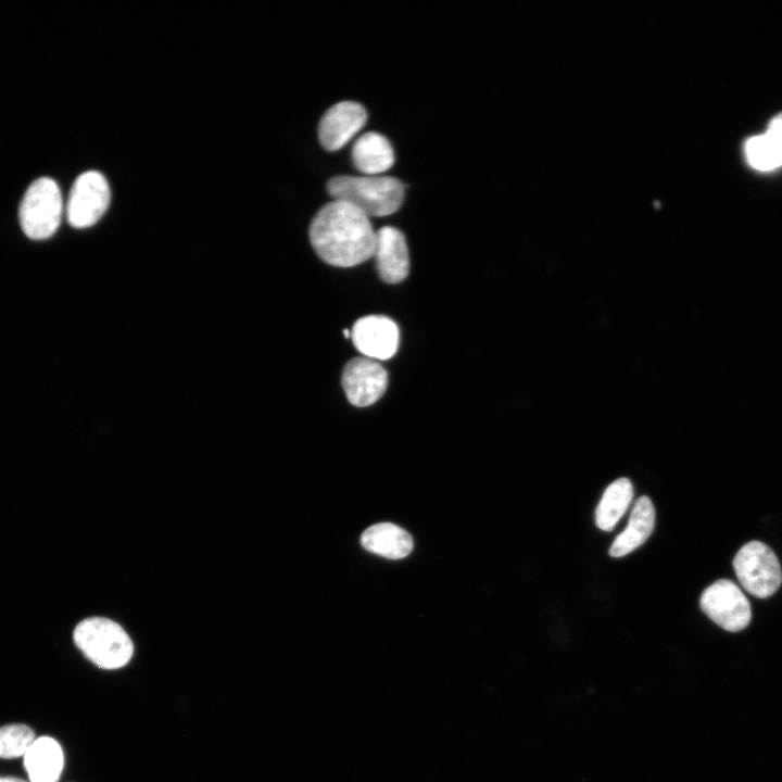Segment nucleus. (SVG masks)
I'll return each instance as SVG.
<instances>
[{
    "instance_id": "obj_1",
    "label": "nucleus",
    "mask_w": 782,
    "mask_h": 782,
    "mask_svg": "<svg viewBox=\"0 0 782 782\" xmlns=\"http://www.w3.org/2000/svg\"><path fill=\"white\" fill-rule=\"evenodd\" d=\"M310 241L327 264L352 267L373 256L376 232L369 217L353 204L332 200L312 219Z\"/></svg>"
},
{
    "instance_id": "obj_2",
    "label": "nucleus",
    "mask_w": 782,
    "mask_h": 782,
    "mask_svg": "<svg viewBox=\"0 0 782 782\" xmlns=\"http://www.w3.org/2000/svg\"><path fill=\"white\" fill-rule=\"evenodd\" d=\"M327 191L335 200L353 204L368 217H382L401 207L405 185L391 176L338 175L328 180Z\"/></svg>"
},
{
    "instance_id": "obj_3",
    "label": "nucleus",
    "mask_w": 782,
    "mask_h": 782,
    "mask_svg": "<svg viewBox=\"0 0 782 782\" xmlns=\"http://www.w3.org/2000/svg\"><path fill=\"white\" fill-rule=\"evenodd\" d=\"M76 646L102 669L124 667L134 654V644L117 622L91 617L80 621L73 633Z\"/></svg>"
},
{
    "instance_id": "obj_4",
    "label": "nucleus",
    "mask_w": 782,
    "mask_h": 782,
    "mask_svg": "<svg viewBox=\"0 0 782 782\" xmlns=\"http://www.w3.org/2000/svg\"><path fill=\"white\" fill-rule=\"evenodd\" d=\"M63 200L58 184L49 177L34 180L20 205V223L24 234L33 240L50 238L59 228Z\"/></svg>"
},
{
    "instance_id": "obj_5",
    "label": "nucleus",
    "mask_w": 782,
    "mask_h": 782,
    "mask_svg": "<svg viewBox=\"0 0 782 782\" xmlns=\"http://www.w3.org/2000/svg\"><path fill=\"white\" fill-rule=\"evenodd\" d=\"M733 567L742 586L758 598L775 593L782 582V570L773 551L762 542L751 541L737 552Z\"/></svg>"
},
{
    "instance_id": "obj_6",
    "label": "nucleus",
    "mask_w": 782,
    "mask_h": 782,
    "mask_svg": "<svg viewBox=\"0 0 782 782\" xmlns=\"http://www.w3.org/2000/svg\"><path fill=\"white\" fill-rule=\"evenodd\" d=\"M111 190L106 178L97 171H87L74 181L66 204L67 222L74 228L94 225L106 212Z\"/></svg>"
},
{
    "instance_id": "obj_7",
    "label": "nucleus",
    "mask_w": 782,
    "mask_h": 782,
    "mask_svg": "<svg viewBox=\"0 0 782 782\" xmlns=\"http://www.w3.org/2000/svg\"><path fill=\"white\" fill-rule=\"evenodd\" d=\"M699 605L714 622L727 631H741L751 621L749 602L730 580H718L705 589Z\"/></svg>"
},
{
    "instance_id": "obj_8",
    "label": "nucleus",
    "mask_w": 782,
    "mask_h": 782,
    "mask_svg": "<svg viewBox=\"0 0 782 782\" xmlns=\"http://www.w3.org/2000/svg\"><path fill=\"white\" fill-rule=\"evenodd\" d=\"M341 382L348 401L354 406L366 407L384 393L388 374L375 360L355 357L344 366Z\"/></svg>"
},
{
    "instance_id": "obj_9",
    "label": "nucleus",
    "mask_w": 782,
    "mask_h": 782,
    "mask_svg": "<svg viewBox=\"0 0 782 782\" xmlns=\"http://www.w3.org/2000/svg\"><path fill=\"white\" fill-rule=\"evenodd\" d=\"M356 350L371 360H389L399 348V328L389 317L369 315L355 321L351 331Z\"/></svg>"
},
{
    "instance_id": "obj_10",
    "label": "nucleus",
    "mask_w": 782,
    "mask_h": 782,
    "mask_svg": "<svg viewBox=\"0 0 782 782\" xmlns=\"http://www.w3.org/2000/svg\"><path fill=\"white\" fill-rule=\"evenodd\" d=\"M365 108L354 101H342L330 106L320 118L318 139L327 151L343 148L366 124Z\"/></svg>"
},
{
    "instance_id": "obj_11",
    "label": "nucleus",
    "mask_w": 782,
    "mask_h": 782,
    "mask_svg": "<svg viewBox=\"0 0 782 782\" xmlns=\"http://www.w3.org/2000/svg\"><path fill=\"white\" fill-rule=\"evenodd\" d=\"M373 256L380 279L399 283L409 273V256L403 232L393 226H383L375 236Z\"/></svg>"
},
{
    "instance_id": "obj_12",
    "label": "nucleus",
    "mask_w": 782,
    "mask_h": 782,
    "mask_svg": "<svg viewBox=\"0 0 782 782\" xmlns=\"http://www.w3.org/2000/svg\"><path fill=\"white\" fill-rule=\"evenodd\" d=\"M351 154L354 167L367 176L382 174L394 163V152L390 141L376 131L360 136L352 147Z\"/></svg>"
},
{
    "instance_id": "obj_13",
    "label": "nucleus",
    "mask_w": 782,
    "mask_h": 782,
    "mask_svg": "<svg viewBox=\"0 0 782 782\" xmlns=\"http://www.w3.org/2000/svg\"><path fill=\"white\" fill-rule=\"evenodd\" d=\"M24 766L30 782H58L64 766L63 751L52 737L36 739L25 753Z\"/></svg>"
},
{
    "instance_id": "obj_14",
    "label": "nucleus",
    "mask_w": 782,
    "mask_h": 782,
    "mask_svg": "<svg viewBox=\"0 0 782 782\" xmlns=\"http://www.w3.org/2000/svg\"><path fill=\"white\" fill-rule=\"evenodd\" d=\"M655 525V508L649 497L643 495L636 500L631 510L628 526L616 537L609 548L613 557L625 556L651 535Z\"/></svg>"
},
{
    "instance_id": "obj_15",
    "label": "nucleus",
    "mask_w": 782,
    "mask_h": 782,
    "mask_svg": "<svg viewBox=\"0 0 782 782\" xmlns=\"http://www.w3.org/2000/svg\"><path fill=\"white\" fill-rule=\"evenodd\" d=\"M361 543L368 552L390 559L403 558L413 548L411 534L391 522L367 528L361 537Z\"/></svg>"
},
{
    "instance_id": "obj_16",
    "label": "nucleus",
    "mask_w": 782,
    "mask_h": 782,
    "mask_svg": "<svg viewBox=\"0 0 782 782\" xmlns=\"http://www.w3.org/2000/svg\"><path fill=\"white\" fill-rule=\"evenodd\" d=\"M633 499V485L628 478L611 482L603 493L595 510V524L604 531H610L628 509Z\"/></svg>"
},
{
    "instance_id": "obj_17",
    "label": "nucleus",
    "mask_w": 782,
    "mask_h": 782,
    "mask_svg": "<svg viewBox=\"0 0 782 782\" xmlns=\"http://www.w3.org/2000/svg\"><path fill=\"white\" fill-rule=\"evenodd\" d=\"M749 164L759 171H771L782 165V153L775 139L767 131L749 138L745 143Z\"/></svg>"
},
{
    "instance_id": "obj_18",
    "label": "nucleus",
    "mask_w": 782,
    "mask_h": 782,
    "mask_svg": "<svg viewBox=\"0 0 782 782\" xmlns=\"http://www.w3.org/2000/svg\"><path fill=\"white\" fill-rule=\"evenodd\" d=\"M34 731L26 724H10L0 728V758L24 756L35 741Z\"/></svg>"
},
{
    "instance_id": "obj_19",
    "label": "nucleus",
    "mask_w": 782,
    "mask_h": 782,
    "mask_svg": "<svg viewBox=\"0 0 782 782\" xmlns=\"http://www.w3.org/2000/svg\"><path fill=\"white\" fill-rule=\"evenodd\" d=\"M767 131L775 139L782 153V113L771 119Z\"/></svg>"
},
{
    "instance_id": "obj_20",
    "label": "nucleus",
    "mask_w": 782,
    "mask_h": 782,
    "mask_svg": "<svg viewBox=\"0 0 782 782\" xmlns=\"http://www.w3.org/2000/svg\"><path fill=\"white\" fill-rule=\"evenodd\" d=\"M0 782H26L17 778H0Z\"/></svg>"
},
{
    "instance_id": "obj_21",
    "label": "nucleus",
    "mask_w": 782,
    "mask_h": 782,
    "mask_svg": "<svg viewBox=\"0 0 782 782\" xmlns=\"http://www.w3.org/2000/svg\"><path fill=\"white\" fill-rule=\"evenodd\" d=\"M343 335H344L345 338L351 337V333H350V331H349L348 329H344V330H343Z\"/></svg>"
}]
</instances>
